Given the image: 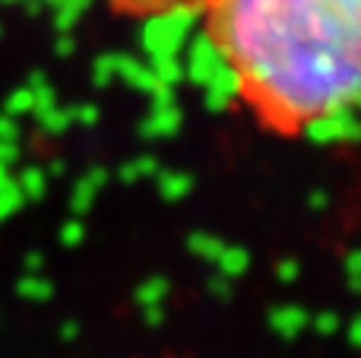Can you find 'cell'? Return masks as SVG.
I'll return each instance as SVG.
<instances>
[{"label":"cell","instance_id":"3","mask_svg":"<svg viewBox=\"0 0 361 358\" xmlns=\"http://www.w3.org/2000/svg\"><path fill=\"white\" fill-rule=\"evenodd\" d=\"M19 184V190H23V197H42L44 194V187H48V175H44L42 168H29V171H23V181H16Z\"/></svg>","mask_w":361,"mask_h":358},{"label":"cell","instance_id":"7","mask_svg":"<svg viewBox=\"0 0 361 358\" xmlns=\"http://www.w3.org/2000/svg\"><path fill=\"white\" fill-rule=\"evenodd\" d=\"M10 184V175H6V165H0V190Z\"/></svg>","mask_w":361,"mask_h":358},{"label":"cell","instance_id":"6","mask_svg":"<svg viewBox=\"0 0 361 358\" xmlns=\"http://www.w3.org/2000/svg\"><path fill=\"white\" fill-rule=\"evenodd\" d=\"M13 140H16V127H13L10 118L0 114V143H13Z\"/></svg>","mask_w":361,"mask_h":358},{"label":"cell","instance_id":"4","mask_svg":"<svg viewBox=\"0 0 361 358\" xmlns=\"http://www.w3.org/2000/svg\"><path fill=\"white\" fill-rule=\"evenodd\" d=\"M6 111H10V114L35 111V99H32L29 86H25V89H16V92H13V95H10V101H6Z\"/></svg>","mask_w":361,"mask_h":358},{"label":"cell","instance_id":"1","mask_svg":"<svg viewBox=\"0 0 361 358\" xmlns=\"http://www.w3.org/2000/svg\"><path fill=\"white\" fill-rule=\"evenodd\" d=\"M241 99L298 130L361 111V0H206Z\"/></svg>","mask_w":361,"mask_h":358},{"label":"cell","instance_id":"5","mask_svg":"<svg viewBox=\"0 0 361 358\" xmlns=\"http://www.w3.org/2000/svg\"><path fill=\"white\" fill-rule=\"evenodd\" d=\"M19 292L44 298V295H48V283H44V279H25V283H19Z\"/></svg>","mask_w":361,"mask_h":358},{"label":"cell","instance_id":"2","mask_svg":"<svg viewBox=\"0 0 361 358\" xmlns=\"http://www.w3.org/2000/svg\"><path fill=\"white\" fill-rule=\"evenodd\" d=\"M114 6L127 13H143V16H165V13L184 10V6L197 4V0H111Z\"/></svg>","mask_w":361,"mask_h":358}]
</instances>
